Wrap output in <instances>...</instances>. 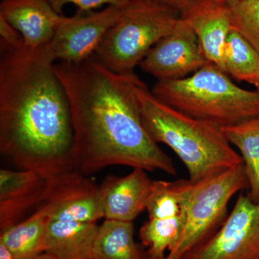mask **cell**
Listing matches in <instances>:
<instances>
[{
    "mask_svg": "<svg viewBox=\"0 0 259 259\" xmlns=\"http://www.w3.org/2000/svg\"><path fill=\"white\" fill-rule=\"evenodd\" d=\"M151 92L168 106L221 127L259 116V90L240 88L212 63L183 79L157 81Z\"/></svg>",
    "mask_w": 259,
    "mask_h": 259,
    "instance_id": "277c9868",
    "label": "cell"
},
{
    "mask_svg": "<svg viewBox=\"0 0 259 259\" xmlns=\"http://www.w3.org/2000/svg\"><path fill=\"white\" fill-rule=\"evenodd\" d=\"M194 183L189 180H153L146 210L149 219H187Z\"/></svg>",
    "mask_w": 259,
    "mask_h": 259,
    "instance_id": "e0dca14e",
    "label": "cell"
},
{
    "mask_svg": "<svg viewBox=\"0 0 259 259\" xmlns=\"http://www.w3.org/2000/svg\"><path fill=\"white\" fill-rule=\"evenodd\" d=\"M49 180L30 170H0V231L23 221L24 216L45 201Z\"/></svg>",
    "mask_w": 259,
    "mask_h": 259,
    "instance_id": "8fae6325",
    "label": "cell"
},
{
    "mask_svg": "<svg viewBox=\"0 0 259 259\" xmlns=\"http://www.w3.org/2000/svg\"><path fill=\"white\" fill-rule=\"evenodd\" d=\"M193 183L185 230L178 244L167 253L166 259H182L208 239L226 219L233 197L248 190L243 163Z\"/></svg>",
    "mask_w": 259,
    "mask_h": 259,
    "instance_id": "8992f818",
    "label": "cell"
},
{
    "mask_svg": "<svg viewBox=\"0 0 259 259\" xmlns=\"http://www.w3.org/2000/svg\"><path fill=\"white\" fill-rule=\"evenodd\" d=\"M33 259H56L55 257L53 256L49 253H44L42 254L39 255L38 256L35 257Z\"/></svg>",
    "mask_w": 259,
    "mask_h": 259,
    "instance_id": "4316f807",
    "label": "cell"
},
{
    "mask_svg": "<svg viewBox=\"0 0 259 259\" xmlns=\"http://www.w3.org/2000/svg\"><path fill=\"white\" fill-rule=\"evenodd\" d=\"M153 180L136 168L123 177L109 175L100 185L105 219L133 222L146 210Z\"/></svg>",
    "mask_w": 259,
    "mask_h": 259,
    "instance_id": "7c38bea8",
    "label": "cell"
},
{
    "mask_svg": "<svg viewBox=\"0 0 259 259\" xmlns=\"http://www.w3.org/2000/svg\"><path fill=\"white\" fill-rule=\"evenodd\" d=\"M56 13L61 15L65 5L73 4L79 8V12L89 13L92 10L96 9L104 5H115L125 8L131 0H47Z\"/></svg>",
    "mask_w": 259,
    "mask_h": 259,
    "instance_id": "7402d4cb",
    "label": "cell"
},
{
    "mask_svg": "<svg viewBox=\"0 0 259 259\" xmlns=\"http://www.w3.org/2000/svg\"><path fill=\"white\" fill-rule=\"evenodd\" d=\"M144 1L156 2V3L168 5L180 11L182 15L189 9L194 0H144Z\"/></svg>",
    "mask_w": 259,
    "mask_h": 259,
    "instance_id": "cb8c5ba5",
    "label": "cell"
},
{
    "mask_svg": "<svg viewBox=\"0 0 259 259\" xmlns=\"http://www.w3.org/2000/svg\"><path fill=\"white\" fill-rule=\"evenodd\" d=\"M97 223L49 220L45 253L56 259H93Z\"/></svg>",
    "mask_w": 259,
    "mask_h": 259,
    "instance_id": "9a60e30c",
    "label": "cell"
},
{
    "mask_svg": "<svg viewBox=\"0 0 259 259\" xmlns=\"http://www.w3.org/2000/svg\"><path fill=\"white\" fill-rule=\"evenodd\" d=\"M1 51L18 49L24 44L23 37L3 16L0 15Z\"/></svg>",
    "mask_w": 259,
    "mask_h": 259,
    "instance_id": "603a6c76",
    "label": "cell"
},
{
    "mask_svg": "<svg viewBox=\"0 0 259 259\" xmlns=\"http://www.w3.org/2000/svg\"><path fill=\"white\" fill-rule=\"evenodd\" d=\"M182 259H259V202L240 194L217 231Z\"/></svg>",
    "mask_w": 259,
    "mask_h": 259,
    "instance_id": "52a82bcc",
    "label": "cell"
},
{
    "mask_svg": "<svg viewBox=\"0 0 259 259\" xmlns=\"http://www.w3.org/2000/svg\"><path fill=\"white\" fill-rule=\"evenodd\" d=\"M134 240L133 222L105 219L99 226L93 245V259H145Z\"/></svg>",
    "mask_w": 259,
    "mask_h": 259,
    "instance_id": "ac0fdd59",
    "label": "cell"
},
{
    "mask_svg": "<svg viewBox=\"0 0 259 259\" xmlns=\"http://www.w3.org/2000/svg\"><path fill=\"white\" fill-rule=\"evenodd\" d=\"M231 10L232 28L259 54V0H244Z\"/></svg>",
    "mask_w": 259,
    "mask_h": 259,
    "instance_id": "44dd1931",
    "label": "cell"
},
{
    "mask_svg": "<svg viewBox=\"0 0 259 259\" xmlns=\"http://www.w3.org/2000/svg\"><path fill=\"white\" fill-rule=\"evenodd\" d=\"M49 216L40 205L26 219L2 232L0 242L16 259H33L45 253Z\"/></svg>",
    "mask_w": 259,
    "mask_h": 259,
    "instance_id": "2e32d148",
    "label": "cell"
},
{
    "mask_svg": "<svg viewBox=\"0 0 259 259\" xmlns=\"http://www.w3.org/2000/svg\"><path fill=\"white\" fill-rule=\"evenodd\" d=\"M136 93L145 128L155 142L166 145L197 182L243 163L222 127L186 115L158 100L138 79Z\"/></svg>",
    "mask_w": 259,
    "mask_h": 259,
    "instance_id": "3957f363",
    "label": "cell"
},
{
    "mask_svg": "<svg viewBox=\"0 0 259 259\" xmlns=\"http://www.w3.org/2000/svg\"><path fill=\"white\" fill-rule=\"evenodd\" d=\"M124 8L109 5L97 13L78 12L63 17L52 40L48 45L57 62L79 63L95 55L109 29L122 15Z\"/></svg>",
    "mask_w": 259,
    "mask_h": 259,
    "instance_id": "ba28073f",
    "label": "cell"
},
{
    "mask_svg": "<svg viewBox=\"0 0 259 259\" xmlns=\"http://www.w3.org/2000/svg\"><path fill=\"white\" fill-rule=\"evenodd\" d=\"M182 17L193 29L207 61L223 70L225 47L233 29L231 8L221 0H194Z\"/></svg>",
    "mask_w": 259,
    "mask_h": 259,
    "instance_id": "4fadbf2b",
    "label": "cell"
},
{
    "mask_svg": "<svg viewBox=\"0 0 259 259\" xmlns=\"http://www.w3.org/2000/svg\"><path fill=\"white\" fill-rule=\"evenodd\" d=\"M0 151L51 179L75 171L69 98L48 46L1 51Z\"/></svg>",
    "mask_w": 259,
    "mask_h": 259,
    "instance_id": "7a4b0ae2",
    "label": "cell"
},
{
    "mask_svg": "<svg viewBox=\"0 0 259 259\" xmlns=\"http://www.w3.org/2000/svg\"><path fill=\"white\" fill-rule=\"evenodd\" d=\"M223 70L233 79L250 83L259 90V54L234 29L227 39Z\"/></svg>",
    "mask_w": 259,
    "mask_h": 259,
    "instance_id": "ffe728a7",
    "label": "cell"
},
{
    "mask_svg": "<svg viewBox=\"0 0 259 259\" xmlns=\"http://www.w3.org/2000/svg\"><path fill=\"white\" fill-rule=\"evenodd\" d=\"M221 1L224 2L230 8H233V7L236 6V5L239 4L240 3L244 1V0H221Z\"/></svg>",
    "mask_w": 259,
    "mask_h": 259,
    "instance_id": "484cf974",
    "label": "cell"
},
{
    "mask_svg": "<svg viewBox=\"0 0 259 259\" xmlns=\"http://www.w3.org/2000/svg\"><path fill=\"white\" fill-rule=\"evenodd\" d=\"M181 18L180 12L168 5L131 0L95 55L116 74H135V68L155 45L173 32Z\"/></svg>",
    "mask_w": 259,
    "mask_h": 259,
    "instance_id": "5b68a950",
    "label": "cell"
},
{
    "mask_svg": "<svg viewBox=\"0 0 259 259\" xmlns=\"http://www.w3.org/2000/svg\"><path fill=\"white\" fill-rule=\"evenodd\" d=\"M223 134L241 153L248 182V195L259 202V116L222 127Z\"/></svg>",
    "mask_w": 259,
    "mask_h": 259,
    "instance_id": "d6986e66",
    "label": "cell"
},
{
    "mask_svg": "<svg viewBox=\"0 0 259 259\" xmlns=\"http://www.w3.org/2000/svg\"><path fill=\"white\" fill-rule=\"evenodd\" d=\"M0 259H16L11 251L1 242H0Z\"/></svg>",
    "mask_w": 259,
    "mask_h": 259,
    "instance_id": "d4e9b609",
    "label": "cell"
},
{
    "mask_svg": "<svg viewBox=\"0 0 259 259\" xmlns=\"http://www.w3.org/2000/svg\"><path fill=\"white\" fill-rule=\"evenodd\" d=\"M208 63L193 29L182 17L176 28L151 49L139 66L163 81L183 79Z\"/></svg>",
    "mask_w": 259,
    "mask_h": 259,
    "instance_id": "30bf717a",
    "label": "cell"
},
{
    "mask_svg": "<svg viewBox=\"0 0 259 259\" xmlns=\"http://www.w3.org/2000/svg\"><path fill=\"white\" fill-rule=\"evenodd\" d=\"M145 259H166V256L165 257H153V256H150V255H148L146 254V258Z\"/></svg>",
    "mask_w": 259,
    "mask_h": 259,
    "instance_id": "83f0119b",
    "label": "cell"
},
{
    "mask_svg": "<svg viewBox=\"0 0 259 259\" xmlns=\"http://www.w3.org/2000/svg\"><path fill=\"white\" fill-rule=\"evenodd\" d=\"M0 15L23 37L25 47L49 45L63 19L47 0H3Z\"/></svg>",
    "mask_w": 259,
    "mask_h": 259,
    "instance_id": "5bb4252c",
    "label": "cell"
},
{
    "mask_svg": "<svg viewBox=\"0 0 259 259\" xmlns=\"http://www.w3.org/2000/svg\"><path fill=\"white\" fill-rule=\"evenodd\" d=\"M41 205L49 220L97 223L104 218L100 185L77 171L51 178Z\"/></svg>",
    "mask_w": 259,
    "mask_h": 259,
    "instance_id": "9c48e42d",
    "label": "cell"
},
{
    "mask_svg": "<svg viewBox=\"0 0 259 259\" xmlns=\"http://www.w3.org/2000/svg\"><path fill=\"white\" fill-rule=\"evenodd\" d=\"M74 127L75 171L90 175L122 165L175 176L173 161L145 128L136 74L120 75L93 55L79 63L57 62Z\"/></svg>",
    "mask_w": 259,
    "mask_h": 259,
    "instance_id": "6da1fadb",
    "label": "cell"
}]
</instances>
